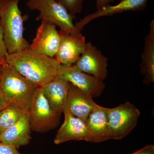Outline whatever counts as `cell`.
Here are the masks:
<instances>
[{"mask_svg":"<svg viewBox=\"0 0 154 154\" xmlns=\"http://www.w3.org/2000/svg\"><path fill=\"white\" fill-rule=\"evenodd\" d=\"M6 63L38 87H42L57 76L61 64L55 57L36 53L28 48L8 54Z\"/></svg>","mask_w":154,"mask_h":154,"instance_id":"6da1fadb","label":"cell"},{"mask_svg":"<svg viewBox=\"0 0 154 154\" xmlns=\"http://www.w3.org/2000/svg\"><path fill=\"white\" fill-rule=\"evenodd\" d=\"M38 86L5 63L0 79V89L8 105L29 112L32 99Z\"/></svg>","mask_w":154,"mask_h":154,"instance_id":"7a4b0ae2","label":"cell"},{"mask_svg":"<svg viewBox=\"0 0 154 154\" xmlns=\"http://www.w3.org/2000/svg\"><path fill=\"white\" fill-rule=\"evenodd\" d=\"M20 0H0V26L9 54L28 49L30 44L23 36V19Z\"/></svg>","mask_w":154,"mask_h":154,"instance_id":"3957f363","label":"cell"},{"mask_svg":"<svg viewBox=\"0 0 154 154\" xmlns=\"http://www.w3.org/2000/svg\"><path fill=\"white\" fill-rule=\"evenodd\" d=\"M29 114L31 130L41 133L56 128L59 123L61 116L52 110L41 87L36 88Z\"/></svg>","mask_w":154,"mask_h":154,"instance_id":"277c9868","label":"cell"},{"mask_svg":"<svg viewBox=\"0 0 154 154\" xmlns=\"http://www.w3.org/2000/svg\"><path fill=\"white\" fill-rule=\"evenodd\" d=\"M26 5L30 10L39 11L37 20L58 26L64 31L78 30L73 22L74 17L56 0H28Z\"/></svg>","mask_w":154,"mask_h":154,"instance_id":"5b68a950","label":"cell"},{"mask_svg":"<svg viewBox=\"0 0 154 154\" xmlns=\"http://www.w3.org/2000/svg\"><path fill=\"white\" fill-rule=\"evenodd\" d=\"M108 119L111 139L119 140L129 134L136 126L139 110L129 102L108 108Z\"/></svg>","mask_w":154,"mask_h":154,"instance_id":"8992f818","label":"cell"},{"mask_svg":"<svg viewBox=\"0 0 154 154\" xmlns=\"http://www.w3.org/2000/svg\"><path fill=\"white\" fill-rule=\"evenodd\" d=\"M59 46L55 57L61 64L71 66L79 58L86 47L85 38L79 30H60Z\"/></svg>","mask_w":154,"mask_h":154,"instance_id":"52a82bcc","label":"cell"},{"mask_svg":"<svg viewBox=\"0 0 154 154\" xmlns=\"http://www.w3.org/2000/svg\"><path fill=\"white\" fill-rule=\"evenodd\" d=\"M58 76L85 92L92 98L101 96L105 88L104 81L79 70L73 66L60 64Z\"/></svg>","mask_w":154,"mask_h":154,"instance_id":"ba28073f","label":"cell"},{"mask_svg":"<svg viewBox=\"0 0 154 154\" xmlns=\"http://www.w3.org/2000/svg\"><path fill=\"white\" fill-rule=\"evenodd\" d=\"M73 66L79 70L103 81L108 75L107 57L91 42L86 43L85 50Z\"/></svg>","mask_w":154,"mask_h":154,"instance_id":"9c48e42d","label":"cell"},{"mask_svg":"<svg viewBox=\"0 0 154 154\" xmlns=\"http://www.w3.org/2000/svg\"><path fill=\"white\" fill-rule=\"evenodd\" d=\"M60 42V37L55 25L41 21L36 36L28 49L36 53L55 57Z\"/></svg>","mask_w":154,"mask_h":154,"instance_id":"30bf717a","label":"cell"},{"mask_svg":"<svg viewBox=\"0 0 154 154\" xmlns=\"http://www.w3.org/2000/svg\"><path fill=\"white\" fill-rule=\"evenodd\" d=\"M96 104L91 96L70 83L63 112L70 113L86 122Z\"/></svg>","mask_w":154,"mask_h":154,"instance_id":"8fae6325","label":"cell"},{"mask_svg":"<svg viewBox=\"0 0 154 154\" xmlns=\"http://www.w3.org/2000/svg\"><path fill=\"white\" fill-rule=\"evenodd\" d=\"M63 124L58 131L54 143L60 144L71 140H84L91 142V136L85 122L82 119L64 112Z\"/></svg>","mask_w":154,"mask_h":154,"instance_id":"7c38bea8","label":"cell"},{"mask_svg":"<svg viewBox=\"0 0 154 154\" xmlns=\"http://www.w3.org/2000/svg\"><path fill=\"white\" fill-rule=\"evenodd\" d=\"M107 112L108 108L96 104L86 120V125L91 134V142H102L111 139Z\"/></svg>","mask_w":154,"mask_h":154,"instance_id":"4fadbf2b","label":"cell"},{"mask_svg":"<svg viewBox=\"0 0 154 154\" xmlns=\"http://www.w3.org/2000/svg\"><path fill=\"white\" fill-rule=\"evenodd\" d=\"M149 0H121L114 5L104 7L93 14H89L75 25L77 30L81 32L83 28L94 19L102 17L111 16L127 11H143L146 9Z\"/></svg>","mask_w":154,"mask_h":154,"instance_id":"5bb4252c","label":"cell"},{"mask_svg":"<svg viewBox=\"0 0 154 154\" xmlns=\"http://www.w3.org/2000/svg\"><path fill=\"white\" fill-rule=\"evenodd\" d=\"M70 83L56 76L52 80L42 86L45 96L52 110L61 115L67 98Z\"/></svg>","mask_w":154,"mask_h":154,"instance_id":"9a60e30c","label":"cell"},{"mask_svg":"<svg viewBox=\"0 0 154 154\" xmlns=\"http://www.w3.org/2000/svg\"><path fill=\"white\" fill-rule=\"evenodd\" d=\"M30 131L28 113L16 124L1 133V143L19 148L30 142Z\"/></svg>","mask_w":154,"mask_h":154,"instance_id":"2e32d148","label":"cell"},{"mask_svg":"<svg viewBox=\"0 0 154 154\" xmlns=\"http://www.w3.org/2000/svg\"><path fill=\"white\" fill-rule=\"evenodd\" d=\"M149 33L145 38L140 64L141 73L144 76L146 85L154 82V21L150 23Z\"/></svg>","mask_w":154,"mask_h":154,"instance_id":"e0dca14e","label":"cell"},{"mask_svg":"<svg viewBox=\"0 0 154 154\" xmlns=\"http://www.w3.org/2000/svg\"><path fill=\"white\" fill-rule=\"evenodd\" d=\"M28 113L12 105H8L0 111V133L16 124Z\"/></svg>","mask_w":154,"mask_h":154,"instance_id":"ac0fdd59","label":"cell"},{"mask_svg":"<svg viewBox=\"0 0 154 154\" xmlns=\"http://www.w3.org/2000/svg\"><path fill=\"white\" fill-rule=\"evenodd\" d=\"M84 0H57V2L63 6L69 14L74 17L82 12Z\"/></svg>","mask_w":154,"mask_h":154,"instance_id":"d6986e66","label":"cell"},{"mask_svg":"<svg viewBox=\"0 0 154 154\" xmlns=\"http://www.w3.org/2000/svg\"><path fill=\"white\" fill-rule=\"evenodd\" d=\"M4 39L2 29L0 26V62H6V59L8 55Z\"/></svg>","mask_w":154,"mask_h":154,"instance_id":"ffe728a7","label":"cell"},{"mask_svg":"<svg viewBox=\"0 0 154 154\" xmlns=\"http://www.w3.org/2000/svg\"><path fill=\"white\" fill-rule=\"evenodd\" d=\"M17 149L13 146L0 143V154H19Z\"/></svg>","mask_w":154,"mask_h":154,"instance_id":"44dd1931","label":"cell"},{"mask_svg":"<svg viewBox=\"0 0 154 154\" xmlns=\"http://www.w3.org/2000/svg\"><path fill=\"white\" fill-rule=\"evenodd\" d=\"M131 154H154V146L152 144L148 145Z\"/></svg>","mask_w":154,"mask_h":154,"instance_id":"7402d4cb","label":"cell"},{"mask_svg":"<svg viewBox=\"0 0 154 154\" xmlns=\"http://www.w3.org/2000/svg\"><path fill=\"white\" fill-rule=\"evenodd\" d=\"M115 0H96L97 10L109 5L110 3H113Z\"/></svg>","mask_w":154,"mask_h":154,"instance_id":"603a6c76","label":"cell"},{"mask_svg":"<svg viewBox=\"0 0 154 154\" xmlns=\"http://www.w3.org/2000/svg\"><path fill=\"white\" fill-rule=\"evenodd\" d=\"M8 103L5 101L2 93L0 89V111L8 106Z\"/></svg>","mask_w":154,"mask_h":154,"instance_id":"cb8c5ba5","label":"cell"},{"mask_svg":"<svg viewBox=\"0 0 154 154\" xmlns=\"http://www.w3.org/2000/svg\"><path fill=\"white\" fill-rule=\"evenodd\" d=\"M5 62H0V79H1V76H2L3 66H4V64H5Z\"/></svg>","mask_w":154,"mask_h":154,"instance_id":"d4e9b609","label":"cell"},{"mask_svg":"<svg viewBox=\"0 0 154 154\" xmlns=\"http://www.w3.org/2000/svg\"><path fill=\"white\" fill-rule=\"evenodd\" d=\"M0 143H1V133H0Z\"/></svg>","mask_w":154,"mask_h":154,"instance_id":"484cf974","label":"cell"},{"mask_svg":"<svg viewBox=\"0 0 154 154\" xmlns=\"http://www.w3.org/2000/svg\"><path fill=\"white\" fill-rule=\"evenodd\" d=\"M19 154H21V153H20V152H19Z\"/></svg>","mask_w":154,"mask_h":154,"instance_id":"4316f807","label":"cell"}]
</instances>
